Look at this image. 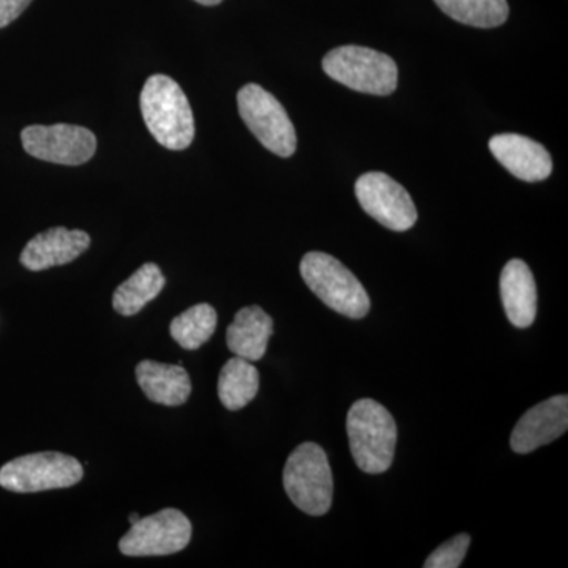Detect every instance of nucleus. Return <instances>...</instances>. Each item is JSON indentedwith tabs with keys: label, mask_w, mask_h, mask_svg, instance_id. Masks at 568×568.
<instances>
[{
	"label": "nucleus",
	"mask_w": 568,
	"mask_h": 568,
	"mask_svg": "<svg viewBox=\"0 0 568 568\" xmlns=\"http://www.w3.org/2000/svg\"><path fill=\"white\" fill-rule=\"evenodd\" d=\"M470 537L467 534H458L457 537L450 538L446 544L436 548L428 559L425 560V568H458L462 567L463 560L466 558L467 549H469Z\"/></svg>",
	"instance_id": "obj_21"
},
{
	"label": "nucleus",
	"mask_w": 568,
	"mask_h": 568,
	"mask_svg": "<svg viewBox=\"0 0 568 568\" xmlns=\"http://www.w3.org/2000/svg\"><path fill=\"white\" fill-rule=\"evenodd\" d=\"M166 278L155 263H145L115 290L112 306L122 316H134L159 297Z\"/></svg>",
	"instance_id": "obj_17"
},
{
	"label": "nucleus",
	"mask_w": 568,
	"mask_h": 568,
	"mask_svg": "<svg viewBox=\"0 0 568 568\" xmlns=\"http://www.w3.org/2000/svg\"><path fill=\"white\" fill-rule=\"evenodd\" d=\"M500 298L511 325L528 328L534 324L537 316V284L525 261H508L503 268Z\"/></svg>",
	"instance_id": "obj_14"
},
{
	"label": "nucleus",
	"mask_w": 568,
	"mask_h": 568,
	"mask_svg": "<svg viewBox=\"0 0 568 568\" xmlns=\"http://www.w3.org/2000/svg\"><path fill=\"white\" fill-rule=\"evenodd\" d=\"M91 246V235L80 230L51 227L37 234L22 250L20 261L28 271H48L78 260Z\"/></svg>",
	"instance_id": "obj_13"
},
{
	"label": "nucleus",
	"mask_w": 568,
	"mask_h": 568,
	"mask_svg": "<svg viewBox=\"0 0 568 568\" xmlns=\"http://www.w3.org/2000/svg\"><path fill=\"white\" fill-rule=\"evenodd\" d=\"M194 2L201 3V6L205 7H215L219 6V3H222L223 0H194Z\"/></svg>",
	"instance_id": "obj_23"
},
{
	"label": "nucleus",
	"mask_w": 568,
	"mask_h": 568,
	"mask_svg": "<svg viewBox=\"0 0 568 568\" xmlns=\"http://www.w3.org/2000/svg\"><path fill=\"white\" fill-rule=\"evenodd\" d=\"M283 485L295 507L312 517H323L334 499V476L324 448L301 444L287 458Z\"/></svg>",
	"instance_id": "obj_4"
},
{
	"label": "nucleus",
	"mask_w": 568,
	"mask_h": 568,
	"mask_svg": "<svg viewBox=\"0 0 568 568\" xmlns=\"http://www.w3.org/2000/svg\"><path fill=\"white\" fill-rule=\"evenodd\" d=\"M274 334V321L261 306L239 310L227 327L226 343L231 353L245 361L257 362L267 351L268 339Z\"/></svg>",
	"instance_id": "obj_16"
},
{
	"label": "nucleus",
	"mask_w": 568,
	"mask_h": 568,
	"mask_svg": "<svg viewBox=\"0 0 568 568\" xmlns=\"http://www.w3.org/2000/svg\"><path fill=\"white\" fill-rule=\"evenodd\" d=\"M138 386L151 402L163 406H182L192 394V381L182 365L142 361L136 366Z\"/></svg>",
	"instance_id": "obj_15"
},
{
	"label": "nucleus",
	"mask_w": 568,
	"mask_h": 568,
	"mask_svg": "<svg viewBox=\"0 0 568 568\" xmlns=\"http://www.w3.org/2000/svg\"><path fill=\"white\" fill-rule=\"evenodd\" d=\"M21 141L24 151L33 159L65 166L88 163L97 151L95 134L70 123L26 126Z\"/></svg>",
	"instance_id": "obj_9"
},
{
	"label": "nucleus",
	"mask_w": 568,
	"mask_h": 568,
	"mask_svg": "<svg viewBox=\"0 0 568 568\" xmlns=\"http://www.w3.org/2000/svg\"><path fill=\"white\" fill-rule=\"evenodd\" d=\"M323 70L339 84L368 95H392L398 88V65L390 55L372 48H335L325 54Z\"/></svg>",
	"instance_id": "obj_5"
},
{
	"label": "nucleus",
	"mask_w": 568,
	"mask_h": 568,
	"mask_svg": "<svg viewBox=\"0 0 568 568\" xmlns=\"http://www.w3.org/2000/svg\"><path fill=\"white\" fill-rule=\"evenodd\" d=\"M497 162L525 182H541L552 173L551 155L540 142L517 133L496 134L488 142Z\"/></svg>",
	"instance_id": "obj_12"
},
{
	"label": "nucleus",
	"mask_w": 568,
	"mask_h": 568,
	"mask_svg": "<svg viewBox=\"0 0 568 568\" xmlns=\"http://www.w3.org/2000/svg\"><path fill=\"white\" fill-rule=\"evenodd\" d=\"M216 323L219 316L215 308L209 304H197L182 315L175 316L170 325V332L183 349L196 351L215 334Z\"/></svg>",
	"instance_id": "obj_20"
},
{
	"label": "nucleus",
	"mask_w": 568,
	"mask_h": 568,
	"mask_svg": "<svg viewBox=\"0 0 568 568\" xmlns=\"http://www.w3.org/2000/svg\"><path fill=\"white\" fill-rule=\"evenodd\" d=\"M140 518H141V517H140V515H138V514H132V515H130V517H129V519H130V525H133V523H136V521H138V519H140Z\"/></svg>",
	"instance_id": "obj_24"
},
{
	"label": "nucleus",
	"mask_w": 568,
	"mask_h": 568,
	"mask_svg": "<svg viewBox=\"0 0 568 568\" xmlns=\"http://www.w3.org/2000/svg\"><path fill=\"white\" fill-rule=\"evenodd\" d=\"M301 275L310 291L339 315L351 320L368 315L372 302L364 284L331 254L306 253L301 263Z\"/></svg>",
	"instance_id": "obj_3"
},
{
	"label": "nucleus",
	"mask_w": 568,
	"mask_h": 568,
	"mask_svg": "<svg viewBox=\"0 0 568 568\" xmlns=\"http://www.w3.org/2000/svg\"><path fill=\"white\" fill-rule=\"evenodd\" d=\"M355 196L362 209L387 230L405 233L417 222V209L413 197L390 175H361L355 182Z\"/></svg>",
	"instance_id": "obj_10"
},
{
	"label": "nucleus",
	"mask_w": 568,
	"mask_h": 568,
	"mask_svg": "<svg viewBox=\"0 0 568 568\" xmlns=\"http://www.w3.org/2000/svg\"><path fill=\"white\" fill-rule=\"evenodd\" d=\"M192 530V523L181 510L164 508L133 523L119 541V549L132 558L175 555L190 544Z\"/></svg>",
	"instance_id": "obj_8"
},
{
	"label": "nucleus",
	"mask_w": 568,
	"mask_h": 568,
	"mask_svg": "<svg viewBox=\"0 0 568 568\" xmlns=\"http://www.w3.org/2000/svg\"><path fill=\"white\" fill-rule=\"evenodd\" d=\"M141 112L149 132L163 148L183 151L194 140L192 106L181 85L166 77L153 74L142 88Z\"/></svg>",
	"instance_id": "obj_1"
},
{
	"label": "nucleus",
	"mask_w": 568,
	"mask_h": 568,
	"mask_svg": "<svg viewBox=\"0 0 568 568\" xmlns=\"http://www.w3.org/2000/svg\"><path fill=\"white\" fill-rule=\"evenodd\" d=\"M31 3L32 0H0V29L17 21Z\"/></svg>",
	"instance_id": "obj_22"
},
{
	"label": "nucleus",
	"mask_w": 568,
	"mask_h": 568,
	"mask_svg": "<svg viewBox=\"0 0 568 568\" xmlns=\"http://www.w3.org/2000/svg\"><path fill=\"white\" fill-rule=\"evenodd\" d=\"M84 469L77 458L41 452L11 459L0 469V487L13 493H39L80 484Z\"/></svg>",
	"instance_id": "obj_7"
},
{
	"label": "nucleus",
	"mask_w": 568,
	"mask_h": 568,
	"mask_svg": "<svg viewBox=\"0 0 568 568\" xmlns=\"http://www.w3.org/2000/svg\"><path fill=\"white\" fill-rule=\"evenodd\" d=\"M346 432L358 469L366 474H383L390 469L398 429L386 407L375 399H358L347 413Z\"/></svg>",
	"instance_id": "obj_2"
},
{
	"label": "nucleus",
	"mask_w": 568,
	"mask_h": 568,
	"mask_svg": "<svg viewBox=\"0 0 568 568\" xmlns=\"http://www.w3.org/2000/svg\"><path fill=\"white\" fill-rule=\"evenodd\" d=\"M568 429V396L556 395L525 414L510 436L511 450L526 455L558 439Z\"/></svg>",
	"instance_id": "obj_11"
},
{
	"label": "nucleus",
	"mask_w": 568,
	"mask_h": 568,
	"mask_svg": "<svg viewBox=\"0 0 568 568\" xmlns=\"http://www.w3.org/2000/svg\"><path fill=\"white\" fill-rule=\"evenodd\" d=\"M437 7L462 24L478 29L499 28L507 21V0H435Z\"/></svg>",
	"instance_id": "obj_19"
},
{
	"label": "nucleus",
	"mask_w": 568,
	"mask_h": 568,
	"mask_svg": "<svg viewBox=\"0 0 568 568\" xmlns=\"http://www.w3.org/2000/svg\"><path fill=\"white\" fill-rule=\"evenodd\" d=\"M237 106L242 121L267 151L282 159L294 155L297 151L294 123L271 92L250 82L239 91Z\"/></svg>",
	"instance_id": "obj_6"
},
{
	"label": "nucleus",
	"mask_w": 568,
	"mask_h": 568,
	"mask_svg": "<svg viewBox=\"0 0 568 568\" xmlns=\"http://www.w3.org/2000/svg\"><path fill=\"white\" fill-rule=\"evenodd\" d=\"M260 392V372L245 358L235 357L224 364L219 376V398L227 410L244 409Z\"/></svg>",
	"instance_id": "obj_18"
}]
</instances>
